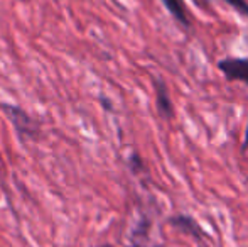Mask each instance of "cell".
I'll use <instances>...</instances> for the list:
<instances>
[{"label": "cell", "mask_w": 248, "mask_h": 247, "mask_svg": "<svg viewBox=\"0 0 248 247\" xmlns=\"http://www.w3.org/2000/svg\"><path fill=\"white\" fill-rule=\"evenodd\" d=\"M160 2H162V5L166 7L167 12L172 16V19L176 20L177 24H181L183 27L189 29L191 19H189V14H187L184 0H160Z\"/></svg>", "instance_id": "obj_5"}, {"label": "cell", "mask_w": 248, "mask_h": 247, "mask_svg": "<svg viewBox=\"0 0 248 247\" xmlns=\"http://www.w3.org/2000/svg\"><path fill=\"white\" fill-rule=\"evenodd\" d=\"M128 247H142V246H139V244H132V246H128Z\"/></svg>", "instance_id": "obj_11"}, {"label": "cell", "mask_w": 248, "mask_h": 247, "mask_svg": "<svg viewBox=\"0 0 248 247\" xmlns=\"http://www.w3.org/2000/svg\"><path fill=\"white\" fill-rule=\"evenodd\" d=\"M169 225L176 229V231H179V232H183V234L189 235V237L196 239V241L208 239V234L204 232V229H202L196 222V218H193L191 215H186V214L172 215V217L169 218Z\"/></svg>", "instance_id": "obj_4"}, {"label": "cell", "mask_w": 248, "mask_h": 247, "mask_svg": "<svg viewBox=\"0 0 248 247\" xmlns=\"http://www.w3.org/2000/svg\"><path fill=\"white\" fill-rule=\"evenodd\" d=\"M128 166H130V169L135 175H139V173H142L145 169L144 159H142V156L139 152H132L130 158H128Z\"/></svg>", "instance_id": "obj_7"}, {"label": "cell", "mask_w": 248, "mask_h": 247, "mask_svg": "<svg viewBox=\"0 0 248 247\" xmlns=\"http://www.w3.org/2000/svg\"><path fill=\"white\" fill-rule=\"evenodd\" d=\"M223 2L232 7L233 10H236L242 17L248 19V0H223Z\"/></svg>", "instance_id": "obj_6"}, {"label": "cell", "mask_w": 248, "mask_h": 247, "mask_svg": "<svg viewBox=\"0 0 248 247\" xmlns=\"http://www.w3.org/2000/svg\"><path fill=\"white\" fill-rule=\"evenodd\" d=\"M101 103H103V105L107 107V110H111V103H108V102H107V100H105V99H101Z\"/></svg>", "instance_id": "obj_9"}, {"label": "cell", "mask_w": 248, "mask_h": 247, "mask_svg": "<svg viewBox=\"0 0 248 247\" xmlns=\"http://www.w3.org/2000/svg\"><path fill=\"white\" fill-rule=\"evenodd\" d=\"M154 90H155V107L159 115L166 120L174 119L176 112H174V103L170 100L169 86L162 78H154Z\"/></svg>", "instance_id": "obj_3"}, {"label": "cell", "mask_w": 248, "mask_h": 247, "mask_svg": "<svg viewBox=\"0 0 248 247\" xmlns=\"http://www.w3.org/2000/svg\"><path fill=\"white\" fill-rule=\"evenodd\" d=\"M2 110L5 112L7 119L12 122L16 135L20 142L37 141L39 139L41 124L31 114H27L22 107L14 105V103H2Z\"/></svg>", "instance_id": "obj_1"}, {"label": "cell", "mask_w": 248, "mask_h": 247, "mask_svg": "<svg viewBox=\"0 0 248 247\" xmlns=\"http://www.w3.org/2000/svg\"><path fill=\"white\" fill-rule=\"evenodd\" d=\"M96 247H115L113 244H101V246H96Z\"/></svg>", "instance_id": "obj_10"}, {"label": "cell", "mask_w": 248, "mask_h": 247, "mask_svg": "<svg viewBox=\"0 0 248 247\" xmlns=\"http://www.w3.org/2000/svg\"><path fill=\"white\" fill-rule=\"evenodd\" d=\"M218 69L228 82H242L248 86V58H225L218 61Z\"/></svg>", "instance_id": "obj_2"}, {"label": "cell", "mask_w": 248, "mask_h": 247, "mask_svg": "<svg viewBox=\"0 0 248 247\" xmlns=\"http://www.w3.org/2000/svg\"><path fill=\"white\" fill-rule=\"evenodd\" d=\"M243 151H247L248 149V125H247V131H245V139H243Z\"/></svg>", "instance_id": "obj_8"}]
</instances>
